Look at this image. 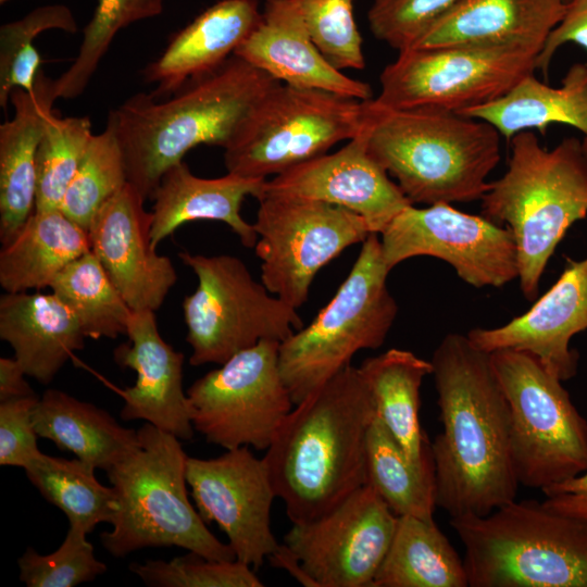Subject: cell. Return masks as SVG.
<instances>
[{"label": "cell", "mask_w": 587, "mask_h": 587, "mask_svg": "<svg viewBox=\"0 0 587 587\" xmlns=\"http://www.w3.org/2000/svg\"><path fill=\"white\" fill-rule=\"evenodd\" d=\"M357 0H297L309 34L336 68L365 67L363 39L354 17Z\"/></svg>", "instance_id": "obj_42"}, {"label": "cell", "mask_w": 587, "mask_h": 587, "mask_svg": "<svg viewBox=\"0 0 587 587\" xmlns=\"http://www.w3.org/2000/svg\"><path fill=\"white\" fill-rule=\"evenodd\" d=\"M538 53L521 45L407 49L382 71L373 101L386 109L459 114L509 93L534 73Z\"/></svg>", "instance_id": "obj_12"}, {"label": "cell", "mask_w": 587, "mask_h": 587, "mask_svg": "<svg viewBox=\"0 0 587 587\" xmlns=\"http://www.w3.org/2000/svg\"><path fill=\"white\" fill-rule=\"evenodd\" d=\"M551 510L587 522V470L542 490Z\"/></svg>", "instance_id": "obj_46"}, {"label": "cell", "mask_w": 587, "mask_h": 587, "mask_svg": "<svg viewBox=\"0 0 587 587\" xmlns=\"http://www.w3.org/2000/svg\"><path fill=\"white\" fill-rule=\"evenodd\" d=\"M442 430L430 444L437 507L450 517L487 515L516 499L510 411L490 353L447 334L430 359Z\"/></svg>", "instance_id": "obj_1"}, {"label": "cell", "mask_w": 587, "mask_h": 587, "mask_svg": "<svg viewBox=\"0 0 587 587\" xmlns=\"http://www.w3.org/2000/svg\"><path fill=\"white\" fill-rule=\"evenodd\" d=\"M140 446L107 472L117 499L112 529L100 539L114 558L146 548L178 547L213 560H236L188 499V455L179 438L150 423Z\"/></svg>", "instance_id": "obj_7"}, {"label": "cell", "mask_w": 587, "mask_h": 587, "mask_svg": "<svg viewBox=\"0 0 587 587\" xmlns=\"http://www.w3.org/2000/svg\"><path fill=\"white\" fill-rule=\"evenodd\" d=\"M33 421L39 437L96 470L108 472L140 446L138 429L122 426L105 410L59 389L38 398Z\"/></svg>", "instance_id": "obj_28"}, {"label": "cell", "mask_w": 587, "mask_h": 587, "mask_svg": "<svg viewBox=\"0 0 587 587\" xmlns=\"http://www.w3.org/2000/svg\"><path fill=\"white\" fill-rule=\"evenodd\" d=\"M462 0H373L371 33L398 52L410 49L423 33Z\"/></svg>", "instance_id": "obj_43"}, {"label": "cell", "mask_w": 587, "mask_h": 587, "mask_svg": "<svg viewBox=\"0 0 587 587\" xmlns=\"http://www.w3.org/2000/svg\"><path fill=\"white\" fill-rule=\"evenodd\" d=\"M25 376L27 375L14 357L0 358V402L36 396Z\"/></svg>", "instance_id": "obj_47"}, {"label": "cell", "mask_w": 587, "mask_h": 587, "mask_svg": "<svg viewBox=\"0 0 587 587\" xmlns=\"http://www.w3.org/2000/svg\"><path fill=\"white\" fill-rule=\"evenodd\" d=\"M278 80L233 55L173 95L138 92L111 110L127 182L147 200L163 174L200 145L227 148L262 96Z\"/></svg>", "instance_id": "obj_3"}, {"label": "cell", "mask_w": 587, "mask_h": 587, "mask_svg": "<svg viewBox=\"0 0 587 587\" xmlns=\"http://www.w3.org/2000/svg\"><path fill=\"white\" fill-rule=\"evenodd\" d=\"M87 533L70 525L64 540L51 553L40 554L28 547L18 558L20 579L27 587H74L107 572V564L95 555Z\"/></svg>", "instance_id": "obj_40"}, {"label": "cell", "mask_w": 587, "mask_h": 587, "mask_svg": "<svg viewBox=\"0 0 587 587\" xmlns=\"http://www.w3.org/2000/svg\"><path fill=\"white\" fill-rule=\"evenodd\" d=\"M366 484L397 515L433 521L436 500L434 460L412 462L376 415L367 434Z\"/></svg>", "instance_id": "obj_33"}, {"label": "cell", "mask_w": 587, "mask_h": 587, "mask_svg": "<svg viewBox=\"0 0 587 587\" xmlns=\"http://www.w3.org/2000/svg\"><path fill=\"white\" fill-rule=\"evenodd\" d=\"M510 411V447L520 485L541 491L587 470V422L562 380L533 354L490 352Z\"/></svg>", "instance_id": "obj_9"}, {"label": "cell", "mask_w": 587, "mask_h": 587, "mask_svg": "<svg viewBox=\"0 0 587 587\" xmlns=\"http://www.w3.org/2000/svg\"><path fill=\"white\" fill-rule=\"evenodd\" d=\"M378 234L371 233L346 279L313 321L279 345V369L294 404L351 365L360 350L378 349L398 304L387 287Z\"/></svg>", "instance_id": "obj_8"}, {"label": "cell", "mask_w": 587, "mask_h": 587, "mask_svg": "<svg viewBox=\"0 0 587 587\" xmlns=\"http://www.w3.org/2000/svg\"><path fill=\"white\" fill-rule=\"evenodd\" d=\"M88 230L60 209L35 210L0 251V285L5 292L50 287L71 262L90 251Z\"/></svg>", "instance_id": "obj_30"}, {"label": "cell", "mask_w": 587, "mask_h": 587, "mask_svg": "<svg viewBox=\"0 0 587 587\" xmlns=\"http://www.w3.org/2000/svg\"><path fill=\"white\" fill-rule=\"evenodd\" d=\"M366 101L275 83L224 149L227 173L267 179L328 152L361 132Z\"/></svg>", "instance_id": "obj_10"}, {"label": "cell", "mask_w": 587, "mask_h": 587, "mask_svg": "<svg viewBox=\"0 0 587 587\" xmlns=\"http://www.w3.org/2000/svg\"><path fill=\"white\" fill-rule=\"evenodd\" d=\"M359 370L375 401L376 412L405 455L416 464L433 459L420 423V389L433 366L413 352L392 348L365 359Z\"/></svg>", "instance_id": "obj_31"}, {"label": "cell", "mask_w": 587, "mask_h": 587, "mask_svg": "<svg viewBox=\"0 0 587 587\" xmlns=\"http://www.w3.org/2000/svg\"><path fill=\"white\" fill-rule=\"evenodd\" d=\"M398 516L365 484L324 515L292 524L284 544L314 587H372Z\"/></svg>", "instance_id": "obj_16"}, {"label": "cell", "mask_w": 587, "mask_h": 587, "mask_svg": "<svg viewBox=\"0 0 587 587\" xmlns=\"http://www.w3.org/2000/svg\"><path fill=\"white\" fill-rule=\"evenodd\" d=\"M234 55L283 84L363 101L372 99L367 83L344 74L323 55L309 34L297 0H264L259 23Z\"/></svg>", "instance_id": "obj_22"}, {"label": "cell", "mask_w": 587, "mask_h": 587, "mask_svg": "<svg viewBox=\"0 0 587 587\" xmlns=\"http://www.w3.org/2000/svg\"><path fill=\"white\" fill-rule=\"evenodd\" d=\"M127 183L96 213L88 227L90 248L133 311H157L177 280L168 257L151 240V212Z\"/></svg>", "instance_id": "obj_18"}, {"label": "cell", "mask_w": 587, "mask_h": 587, "mask_svg": "<svg viewBox=\"0 0 587 587\" xmlns=\"http://www.w3.org/2000/svg\"><path fill=\"white\" fill-rule=\"evenodd\" d=\"M461 559L433 521L398 516L372 587H467Z\"/></svg>", "instance_id": "obj_32"}, {"label": "cell", "mask_w": 587, "mask_h": 587, "mask_svg": "<svg viewBox=\"0 0 587 587\" xmlns=\"http://www.w3.org/2000/svg\"><path fill=\"white\" fill-rule=\"evenodd\" d=\"M565 2L570 1V0H564Z\"/></svg>", "instance_id": "obj_50"}, {"label": "cell", "mask_w": 587, "mask_h": 587, "mask_svg": "<svg viewBox=\"0 0 587 587\" xmlns=\"http://www.w3.org/2000/svg\"><path fill=\"white\" fill-rule=\"evenodd\" d=\"M129 571L150 587H262L251 566L238 560H213L189 551L170 561L133 562Z\"/></svg>", "instance_id": "obj_41"}, {"label": "cell", "mask_w": 587, "mask_h": 587, "mask_svg": "<svg viewBox=\"0 0 587 587\" xmlns=\"http://www.w3.org/2000/svg\"><path fill=\"white\" fill-rule=\"evenodd\" d=\"M127 183L120 141L107 123L103 132L92 134L60 210L88 230L99 209Z\"/></svg>", "instance_id": "obj_37"}, {"label": "cell", "mask_w": 587, "mask_h": 587, "mask_svg": "<svg viewBox=\"0 0 587 587\" xmlns=\"http://www.w3.org/2000/svg\"><path fill=\"white\" fill-rule=\"evenodd\" d=\"M375 415L373 395L352 365L294 405L263 457L292 524L324 515L366 484Z\"/></svg>", "instance_id": "obj_2"}, {"label": "cell", "mask_w": 587, "mask_h": 587, "mask_svg": "<svg viewBox=\"0 0 587 587\" xmlns=\"http://www.w3.org/2000/svg\"><path fill=\"white\" fill-rule=\"evenodd\" d=\"M178 257L198 279L183 301L191 365H220L263 339L282 342L303 327L297 309L257 282L239 258L187 251Z\"/></svg>", "instance_id": "obj_11"}, {"label": "cell", "mask_w": 587, "mask_h": 587, "mask_svg": "<svg viewBox=\"0 0 587 587\" xmlns=\"http://www.w3.org/2000/svg\"><path fill=\"white\" fill-rule=\"evenodd\" d=\"M37 396L0 402V464L26 469L41 455L33 421Z\"/></svg>", "instance_id": "obj_44"}, {"label": "cell", "mask_w": 587, "mask_h": 587, "mask_svg": "<svg viewBox=\"0 0 587 587\" xmlns=\"http://www.w3.org/2000/svg\"><path fill=\"white\" fill-rule=\"evenodd\" d=\"M363 130L369 153L412 204L480 200L500 161L496 127L457 113L386 109L372 98Z\"/></svg>", "instance_id": "obj_4"}, {"label": "cell", "mask_w": 587, "mask_h": 587, "mask_svg": "<svg viewBox=\"0 0 587 587\" xmlns=\"http://www.w3.org/2000/svg\"><path fill=\"white\" fill-rule=\"evenodd\" d=\"M259 0H220L180 29L142 73L150 95L166 98L234 55L260 21Z\"/></svg>", "instance_id": "obj_23"}, {"label": "cell", "mask_w": 587, "mask_h": 587, "mask_svg": "<svg viewBox=\"0 0 587 587\" xmlns=\"http://www.w3.org/2000/svg\"><path fill=\"white\" fill-rule=\"evenodd\" d=\"M469 587H587V522L542 501L450 517Z\"/></svg>", "instance_id": "obj_6"}, {"label": "cell", "mask_w": 587, "mask_h": 587, "mask_svg": "<svg viewBox=\"0 0 587 587\" xmlns=\"http://www.w3.org/2000/svg\"><path fill=\"white\" fill-rule=\"evenodd\" d=\"M574 42L587 50V0H570L559 24L547 37L536 58V70L548 78L550 63L561 46Z\"/></svg>", "instance_id": "obj_45"}, {"label": "cell", "mask_w": 587, "mask_h": 587, "mask_svg": "<svg viewBox=\"0 0 587 587\" xmlns=\"http://www.w3.org/2000/svg\"><path fill=\"white\" fill-rule=\"evenodd\" d=\"M163 8L164 0H98L75 60L54 79L58 99L82 95L116 34L133 23L160 15Z\"/></svg>", "instance_id": "obj_38"}, {"label": "cell", "mask_w": 587, "mask_h": 587, "mask_svg": "<svg viewBox=\"0 0 587 587\" xmlns=\"http://www.w3.org/2000/svg\"><path fill=\"white\" fill-rule=\"evenodd\" d=\"M586 329L587 257L567 260L557 282L525 313L499 327H475L467 337L489 353L501 349L528 352L564 382L577 372L578 353L570 341Z\"/></svg>", "instance_id": "obj_20"}, {"label": "cell", "mask_w": 587, "mask_h": 587, "mask_svg": "<svg viewBox=\"0 0 587 587\" xmlns=\"http://www.w3.org/2000/svg\"><path fill=\"white\" fill-rule=\"evenodd\" d=\"M369 153L363 130L339 150L304 161L271 179L264 193L323 201L361 215L372 233L380 234L412 204L397 183Z\"/></svg>", "instance_id": "obj_19"}, {"label": "cell", "mask_w": 587, "mask_h": 587, "mask_svg": "<svg viewBox=\"0 0 587 587\" xmlns=\"http://www.w3.org/2000/svg\"><path fill=\"white\" fill-rule=\"evenodd\" d=\"M91 136L88 116L64 117L54 111L48 115L36 155L35 210L61 208Z\"/></svg>", "instance_id": "obj_39"}, {"label": "cell", "mask_w": 587, "mask_h": 587, "mask_svg": "<svg viewBox=\"0 0 587 587\" xmlns=\"http://www.w3.org/2000/svg\"><path fill=\"white\" fill-rule=\"evenodd\" d=\"M24 470L41 496L66 515L70 525L90 534L100 523H113L117 511L115 491L101 484L96 469L86 462L41 453Z\"/></svg>", "instance_id": "obj_34"}, {"label": "cell", "mask_w": 587, "mask_h": 587, "mask_svg": "<svg viewBox=\"0 0 587 587\" xmlns=\"http://www.w3.org/2000/svg\"><path fill=\"white\" fill-rule=\"evenodd\" d=\"M505 173L489 183L482 215L507 224L516 246L523 296L538 297L542 273L567 229L587 216V155L576 137L541 147L533 130L511 140Z\"/></svg>", "instance_id": "obj_5"}, {"label": "cell", "mask_w": 587, "mask_h": 587, "mask_svg": "<svg viewBox=\"0 0 587 587\" xmlns=\"http://www.w3.org/2000/svg\"><path fill=\"white\" fill-rule=\"evenodd\" d=\"M384 261L391 271L414 257L427 255L450 264L475 287H502L519 278L517 252L508 227L450 203L425 208L410 204L380 233Z\"/></svg>", "instance_id": "obj_15"}, {"label": "cell", "mask_w": 587, "mask_h": 587, "mask_svg": "<svg viewBox=\"0 0 587 587\" xmlns=\"http://www.w3.org/2000/svg\"><path fill=\"white\" fill-rule=\"evenodd\" d=\"M49 288L71 309L87 338L126 334L133 310L91 250L66 265Z\"/></svg>", "instance_id": "obj_35"}, {"label": "cell", "mask_w": 587, "mask_h": 587, "mask_svg": "<svg viewBox=\"0 0 587 587\" xmlns=\"http://www.w3.org/2000/svg\"><path fill=\"white\" fill-rule=\"evenodd\" d=\"M58 99L41 71L33 91L15 89L13 117L0 125V241L9 243L36 209V155L46 120Z\"/></svg>", "instance_id": "obj_25"}, {"label": "cell", "mask_w": 587, "mask_h": 587, "mask_svg": "<svg viewBox=\"0 0 587 587\" xmlns=\"http://www.w3.org/2000/svg\"><path fill=\"white\" fill-rule=\"evenodd\" d=\"M127 344L114 350V360L136 373L132 387L121 390L124 421L142 420L179 439H191L187 394L183 388L184 353L174 350L159 333L154 311H132Z\"/></svg>", "instance_id": "obj_21"}, {"label": "cell", "mask_w": 587, "mask_h": 587, "mask_svg": "<svg viewBox=\"0 0 587 587\" xmlns=\"http://www.w3.org/2000/svg\"><path fill=\"white\" fill-rule=\"evenodd\" d=\"M266 179L249 178L233 173L216 178L196 176L179 162L162 176L151 196V240L157 248L182 225L210 220L226 224L246 248H254L258 234L253 224L241 215L243 200L260 199Z\"/></svg>", "instance_id": "obj_24"}, {"label": "cell", "mask_w": 587, "mask_h": 587, "mask_svg": "<svg viewBox=\"0 0 587 587\" xmlns=\"http://www.w3.org/2000/svg\"><path fill=\"white\" fill-rule=\"evenodd\" d=\"M0 338L25 374L50 384L87 338L71 309L49 294L5 292L0 298Z\"/></svg>", "instance_id": "obj_27"}, {"label": "cell", "mask_w": 587, "mask_h": 587, "mask_svg": "<svg viewBox=\"0 0 587 587\" xmlns=\"http://www.w3.org/2000/svg\"><path fill=\"white\" fill-rule=\"evenodd\" d=\"M459 114L488 122L507 141L522 130L545 135L551 124H565L584 135L587 155V63L572 64L560 87L538 80L533 73L499 100Z\"/></svg>", "instance_id": "obj_29"}, {"label": "cell", "mask_w": 587, "mask_h": 587, "mask_svg": "<svg viewBox=\"0 0 587 587\" xmlns=\"http://www.w3.org/2000/svg\"><path fill=\"white\" fill-rule=\"evenodd\" d=\"M565 8L564 0H462L411 48L521 45L540 52Z\"/></svg>", "instance_id": "obj_26"}, {"label": "cell", "mask_w": 587, "mask_h": 587, "mask_svg": "<svg viewBox=\"0 0 587 587\" xmlns=\"http://www.w3.org/2000/svg\"><path fill=\"white\" fill-rule=\"evenodd\" d=\"M274 567L286 570L294 578L305 587H314L312 579L307 575L295 553L285 545H280L268 557Z\"/></svg>", "instance_id": "obj_48"}, {"label": "cell", "mask_w": 587, "mask_h": 587, "mask_svg": "<svg viewBox=\"0 0 587 587\" xmlns=\"http://www.w3.org/2000/svg\"><path fill=\"white\" fill-rule=\"evenodd\" d=\"M8 0H0V3L3 4L5 3Z\"/></svg>", "instance_id": "obj_49"}, {"label": "cell", "mask_w": 587, "mask_h": 587, "mask_svg": "<svg viewBox=\"0 0 587 587\" xmlns=\"http://www.w3.org/2000/svg\"><path fill=\"white\" fill-rule=\"evenodd\" d=\"M186 477L202 520L218 525L236 560L261 567L279 546L271 528L276 495L263 458L249 447L212 459L188 457Z\"/></svg>", "instance_id": "obj_17"}, {"label": "cell", "mask_w": 587, "mask_h": 587, "mask_svg": "<svg viewBox=\"0 0 587 587\" xmlns=\"http://www.w3.org/2000/svg\"><path fill=\"white\" fill-rule=\"evenodd\" d=\"M258 201L261 282L296 309L307 302L319 271L372 233L361 215L323 201L267 193Z\"/></svg>", "instance_id": "obj_14"}, {"label": "cell", "mask_w": 587, "mask_h": 587, "mask_svg": "<svg viewBox=\"0 0 587 587\" xmlns=\"http://www.w3.org/2000/svg\"><path fill=\"white\" fill-rule=\"evenodd\" d=\"M51 29L70 34L78 30L76 18L68 7L41 5L0 27V107L4 111L13 90L35 89L41 57L35 48L34 39Z\"/></svg>", "instance_id": "obj_36"}, {"label": "cell", "mask_w": 587, "mask_h": 587, "mask_svg": "<svg viewBox=\"0 0 587 587\" xmlns=\"http://www.w3.org/2000/svg\"><path fill=\"white\" fill-rule=\"evenodd\" d=\"M280 341L263 339L187 389L195 432L225 450L265 451L294 408L279 369Z\"/></svg>", "instance_id": "obj_13"}]
</instances>
